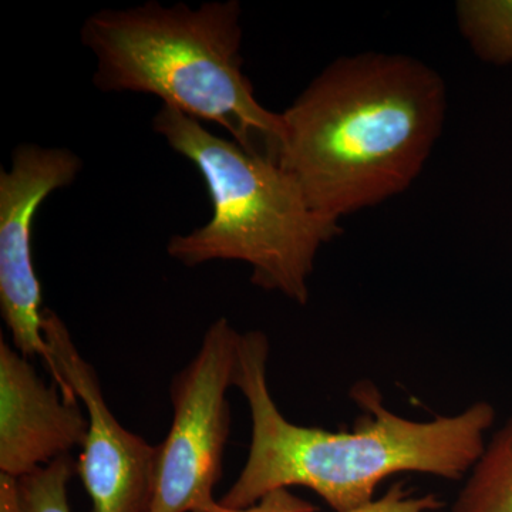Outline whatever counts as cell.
Wrapping results in <instances>:
<instances>
[{"mask_svg":"<svg viewBox=\"0 0 512 512\" xmlns=\"http://www.w3.org/2000/svg\"><path fill=\"white\" fill-rule=\"evenodd\" d=\"M269 339L241 333L234 387L251 412V446L244 468L220 501L241 510L282 488L313 491L333 512L376 500L377 488L397 474L461 480L483 453L494 426L493 404L481 400L451 416L412 420L394 413L373 382H357L350 399L363 412L352 430L298 426L286 419L268 384Z\"/></svg>","mask_w":512,"mask_h":512,"instance_id":"1","label":"cell"},{"mask_svg":"<svg viewBox=\"0 0 512 512\" xmlns=\"http://www.w3.org/2000/svg\"><path fill=\"white\" fill-rule=\"evenodd\" d=\"M443 77L412 56L366 52L325 67L285 111L278 164L332 220L416 181L443 131Z\"/></svg>","mask_w":512,"mask_h":512,"instance_id":"2","label":"cell"},{"mask_svg":"<svg viewBox=\"0 0 512 512\" xmlns=\"http://www.w3.org/2000/svg\"><path fill=\"white\" fill-rule=\"evenodd\" d=\"M241 16L237 0L195 8L150 0L97 10L80 30L96 60L94 87L158 97L163 106L224 128L245 150L278 161L284 121L259 103L244 72Z\"/></svg>","mask_w":512,"mask_h":512,"instance_id":"3","label":"cell"},{"mask_svg":"<svg viewBox=\"0 0 512 512\" xmlns=\"http://www.w3.org/2000/svg\"><path fill=\"white\" fill-rule=\"evenodd\" d=\"M153 130L194 164L212 207L202 227L170 238L168 256L188 268L244 262L252 284L305 306L316 258L342 232L340 221L313 210L274 158L245 150L181 111L161 106Z\"/></svg>","mask_w":512,"mask_h":512,"instance_id":"4","label":"cell"},{"mask_svg":"<svg viewBox=\"0 0 512 512\" xmlns=\"http://www.w3.org/2000/svg\"><path fill=\"white\" fill-rule=\"evenodd\" d=\"M241 333L228 319L211 323L197 355L171 380L173 421L158 444L150 512H205L218 501L231 433L227 393L234 387Z\"/></svg>","mask_w":512,"mask_h":512,"instance_id":"5","label":"cell"},{"mask_svg":"<svg viewBox=\"0 0 512 512\" xmlns=\"http://www.w3.org/2000/svg\"><path fill=\"white\" fill-rule=\"evenodd\" d=\"M43 335L49 346L50 375L63 396L79 399L89 429L77 474L93 512H150L153 504L158 446L127 430L104 399L96 369L82 356L63 319L43 311Z\"/></svg>","mask_w":512,"mask_h":512,"instance_id":"6","label":"cell"},{"mask_svg":"<svg viewBox=\"0 0 512 512\" xmlns=\"http://www.w3.org/2000/svg\"><path fill=\"white\" fill-rule=\"evenodd\" d=\"M83 168L69 148L20 144L0 170V311L23 356L50 352L43 335L42 286L33 264V225L53 192L70 187Z\"/></svg>","mask_w":512,"mask_h":512,"instance_id":"7","label":"cell"},{"mask_svg":"<svg viewBox=\"0 0 512 512\" xmlns=\"http://www.w3.org/2000/svg\"><path fill=\"white\" fill-rule=\"evenodd\" d=\"M57 387L0 338V473L23 478L83 447L89 420Z\"/></svg>","mask_w":512,"mask_h":512,"instance_id":"8","label":"cell"},{"mask_svg":"<svg viewBox=\"0 0 512 512\" xmlns=\"http://www.w3.org/2000/svg\"><path fill=\"white\" fill-rule=\"evenodd\" d=\"M451 512H512V414L485 443Z\"/></svg>","mask_w":512,"mask_h":512,"instance_id":"9","label":"cell"},{"mask_svg":"<svg viewBox=\"0 0 512 512\" xmlns=\"http://www.w3.org/2000/svg\"><path fill=\"white\" fill-rule=\"evenodd\" d=\"M458 29L481 62L512 64V0H460Z\"/></svg>","mask_w":512,"mask_h":512,"instance_id":"10","label":"cell"},{"mask_svg":"<svg viewBox=\"0 0 512 512\" xmlns=\"http://www.w3.org/2000/svg\"><path fill=\"white\" fill-rule=\"evenodd\" d=\"M443 501L434 494H417L412 488L407 487L404 481H396L392 487L387 488L384 494L373 500L372 503L345 512H441ZM308 501L296 497L288 488L272 491L266 494L258 503L241 510H232L224 507L218 501L205 512H315Z\"/></svg>","mask_w":512,"mask_h":512,"instance_id":"11","label":"cell"},{"mask_svg":"<svg viewBox=\"0 0 512 512\" xmlns=\"http://www.w3.org/2000/svg\"><path fill=\"white\" fill-rule=\"evenodd\" d=\"M77 464L72 456L59 458L29 476L19 478L28 512H70L67 487Z\"/></svg>","mask_w":512,"mask_h":512,"instance_id":"12","label":"cell"},{"mask_svg":"<svg viewBox=\"0 0 512 512\" xmlns=\"http://www.w3.org/2000/svg\"><path fill=\"white\" fill-rule=\"evenodd\" d=\"M0 512H28L19 478L0 473Z\"/></svg>","mask_w":512,"mask_h":512,"instance_id":"13","label":"cell"}]
</instances>
